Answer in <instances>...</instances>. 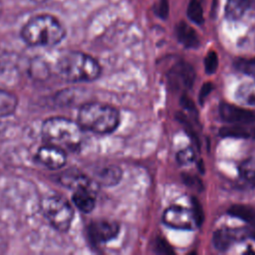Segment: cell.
Masks as SVG:
<instances>
[{"mask_svg": "<svg viewBox=\"0 0 255 255\" xmlns=\"http://www.w3.org/2000/svg\"><path fill=\"white\" fill-rule=\"evenodd\" d=\"M66 30L54 16L41 14L32 17L21 30V38L29 46L53 47L63 41Z\"/></svg>", "mask_w": 255, "mask_h": 255, "instance_id": "1", "label": "cell"}, {"mask_svg": "<svg viewBox=\"0 0 255 255\" xmlns=\"http://www.w3.org/2000/svg\"><path fill=\"white\" fill-rule=\"evenodd\" d=\"M83 128L78 122H73L63 117L47 119L41 128L43 140L65 151H76L83 140Z\"/></svg>", "mask_w": 255, "mask_h": 255, "instance_id": "2", "label": "cell"}, {"mask_svg": "<svg viewBox=\"0 0 255 255\" xmlns=\"http://www.w3.org/2000/svg\"><path fill=\"white\" fill-rule=\"evenodd\" d=\"M56 69L62 79L73 83L91 82L101 74V67L97 60L78 51L62 55L58 59Z\"/></svg>", "mask_w": 255, "mask_h": 255, "instance_id": "3", "label": "cell"}, {"mask_svg": "<svg viewBox=\"0 0 255 255\" xmlns=\"http://www.w3.org/2000/svg\"><path fill=\"white\" fill-rule=\"evenodd\" d=\"M120 123V115L114 107L102 103H88L78 113V124L83 129L106 134L114 131Z\"/></svg>", "mask_w": 255, "mask_h": 255, "instance_id": "4", "label": "cell"}, {"mask_svg": "<svg viewBox=\"0 0 255 255\" xmlns=\"http://www.w3.org/2000/svg\"><path fill=\"white\" fill-rule=\"evenodd\" d=\"M41 209L49 223L60 232H67L74 219V209L69 201L59 195H50L41 201Z\"/></svg>", "mask_w": 255, "mask_h": 255, "instance_id": "5", "label": "cell"}, {"mask_svg": "<svg viewBox=\"0 0 255 255\" xmlns=\"http://www.w3.org/2000/svg\"><path fill=\"white\" fill-rule=\"evenodd\" d=\"M162 221L171 228L181 230H192L200 225L192 209L177 205L165 209L162 214Z\"/></svg>", "mask_w": 255, "mask_h": 255, "instance_id": "6", "label": "cell"}, {"mask_svg": "<svg viewBox=\"0 0 255 255\" xmlns=\"http://www.w3.org/2000/svg\"><path fill=\"white\" fill-rule=\"evenodd\" d=\"M168 83L175 91H186L191 88L195 72L193 68L186 62H178L174 64L168 72Z\"/></svg>", "mask_w": 255, "mask_h": 255, "instance_id": "7", "label": "cell"}, {"mask_svg": "<svg viewBox=\"0 0 255 255\" xmlns=\"http://www.w3.org/2000/svg\"><path fill=\"white\" fill-rule=\"evenodd\" d=\"M120 226L117 222L107 219H98L90 223L88 227L89 238L96 244L106 243L117 237Z\"/></svg>", "mask_w": 255, "mask_h": 255, "instance_id": "8", "label": "cell"}, {"mask_svg": "<svg viewBox=\"0 0 255 255\" xmlns=\"http://www.w3.org/2000/svg\"><path fill=\"white\" fill-rule=\"evenodd\" d=\"M221 119L232 125H246L255 122V112L240 106L223 103L219 107Z\"/></svg>", "mask_w": 255, "mask_h": 255, "instance_id": "9", "label": "cell"}, {"mask_svg": "<svg viewBox=\"0 0 255 255\" xmlns=\"http://www.w3.org/2000/svg\"><path fill=\"white\" fill-rule=\"evenodd\" d=\"M36 159L50 169H58L67 163V153L60 147L46 143L37 150Z\"/></svg>", "mask_w": 255, "mask_h": 255, "instance_id": "10", "label": "cell"}, {"mask_svg": "<svg viewBox=\"0 0 255 255\" xmlns=\"http://www.w3.org/2000/svg\"><path fill=\"white\" fill-rule=\"evenodd\" d=\"M175 35L178 42L185 48L194 49L200 44L197 32L187 23L181 21L175 27Z\"/></svg>", "mask_w": 255, "mask_h": 255, "instance_id": "11", "label": "cell"}, {"mask_svg": "<svg viewBox=\"0 0 255 255\" xmlns=\"http://www.w3.org/2000/svg\"><path fill=\"white\" fill-rule=\"evenodd\" d=\"M72 201L80 211L84 213L91 212L96 205V197L92 187H85L74 190Z\"/></svg>", "mask_w": 255, "mask_h": 255, "instance_id": "12", "label": "cell"}, {"mask_svg": "<svg viewBox=\"0 0 255 255\" xmlns=\"http://www.w3.org/2000/svg\"><path fill=\"white\" fill-rule=\"evenodd\" d=\"M242 232L231 228H220L213 235L212 243L218 250L224 251L241 238Z\"/></svg>", "mask_w": 255, "mask_h": 255, "instance_id": "13", "label": "cell"}, {"mask_svg": "<svg viewBox=\"0 0 255 255\" xmlns=\"http://www.w3.org/2000/svg\"><path fill=\"white\" fill-rule=\"evenodd\" d=\"M60 182L73 190L79 189V188H85V187H92L91 180L81 172L77 170H67L63 172L59 178Z\"/></svg>", "mask_w": 255, "mask_h": 255, "instance_id": "14", "label": "cell"}, {"mask_svg": "<svg viewBox=\"0 0 255 255\" xmlns=\"http://www.w3.org/2000/svg\"><path fill=\"white\" fill-rule=\"evenodd\" d=\"M252 0H227L225 5V17L230 21L239 20L249 9Z\"/></svg>", "mask_w": 255, "mask_h": 255, "instance_id": "15", "label": "cell"}, {"mask_svg": "<svg viewBox=\"0 0 255 255\" xmlns=\"http://www.w3.org/2000/svg\"><path fill=\"white\" fill-rule=\"evenodd\" d=\"M237 102L244 106H255V80L240 84L235 92Z\"/></svg>", "mask_w": 255, "mask_h": 255, "instance_id": "16", "label": "cell"}, {"mask_svg": "<svg viewBox=\"0 0 255 255\" xmlns=\"http://www.w3.org/2000/svg\"><path fill=\"white\" fill-rule=\"evenodd\" d=\"M122 178V170L118 166H106L96 173L97 181L106 186L117 184Z\"/></svg>", "mask_w": 255, "mask_h": 255, "instance_id": "17", "label": "cell"}, {"mask_svg": "<svg viewBox=\"0 0 255 255\" xmlns=\"http://www.w3.org/2000/svg\"><path fill=\"white\" fill-rule=\"evenodd\" d=\"M18 106L17 97L6 90L0 89V118L11 116Z\"/></svg>", "mask_w": 255, "mask_h": 255, "instance_id": "18", "label": "cell"}, {"mask_svg": "<svg viewBox=\"0 0 255 255\" xmlns=\"http://www.w3.org/2000/svg\"><path fill=\"white\" fill-rule=\"evenodd\" d=\"M186 15L191 22H193L197 25H201L204 22L203 10H202L200 0H190L189 1L187 9H186Z\"/></svg>", "mask_w": 255, "mask_h": 255, "instance_id": "19", "label": "cell"}, {"mask_svg": "<svg viewBox=\"0 0 255 255\" xmlns=\"http://www.w3.org/2000/svg\"><path fill=\"white\" fill-rule=\"evenodd\" d=\"M229 213L235 217L255 224V209L246 205H234L229 209Z\"/></svg>", "mask_w": 255, "mask_h": 255, "instance_id": "20", "label": "cell"}, {"mask_svg": "<svg viewBox=\"0 0 255 255\" xmlns=\"http://www.w3.org/2000/svg\"><path fill=\"white\" fill-rule=\"evenodd\" d=\"M220 134L228 137H249L252 132L242 125H233L231 127H223L220 129Z\"/></svg>", "mask_w": 255, "mask_h": 255, "instance_id": "21", "label": "cell"}, {"mask_svg": "<svg viewBox=\"0 0 255 255\" xmlns=\"http://www.w3.org/2000/svg\"><path fill=\"white\" fill-rule=\"evenodd\" d=\"M234 67L241 73L255 76V57L238 58L234 62Z\"/></svg>", "mask_w": 255, "mask_h": 255, "instance_id": "22", "label": "cell"}, {"mask_svg": "<svg viewBox=\"0 0 255 255\" xmlns=\"http://www.w3.org/2000/svg\"><path fill=\"white\" fill-rule=\"evenodd\" d=\"M218 67V57L215 51H209L204 59V68L207 74H213Z\"/></svg>", "mask_w": 255, "mask_h": 255, "instance_id": "23", "label": "cell"}, {"mask_svg": "<svg viewBox=\"0 0 255 255\" xmlns=\"http://www.w3.org/2000/svg\"><path fill=\"white\" fill-rule=\"evenodd\" d=\"M195 159V150L192 147H185L178 151L177 153V161L182 164L186 165L193 162Z\"/></svg>", "mask_w": 255, "mask_h": 255, "instance_id": "24", "label": "cell"}, {"mask_svg": "<svg viewBox=\"0 0 255 255\" xmlns=\"http://www.w3.org/2000/svg\"><path fill=\"white\" fill-rule=\"evenodd\" d=\"M154 13L162 20L166 19L169 13L168 0H157L156 7L154 8Z\"/></svg>", "mask_w": 255, "mask_h": 255, "instance_id": "25", "label": "cell"}, {"mask_svg": "<svg viewBox=\"0 0 255 255\" xmlns=\"http://www.w3.org/2000/svg\"><path fill=\"white\" fill-rule=\"evenodd\" d=\"M242 175L246 181L255 185V166H251V164L244 165L242 169Z\"/></svg>", "mask_w": 255, "mask_h": 255, "instance_id": "26", "label": "cell"}, {"mask_svg": "<svg viewBox=\"0 0 255 255\" xmlns=\"http://www.w3.org/2000/svg\"><path fill=\"white\" fill-rule=\"evenodd\" d=\"M156 249H157V251L159 252V253H167V254H170V253H172V249H171V247L164 241V240H162V239H159V240H157L156 241V247H155Z\"/></svg>", "mask_w": 255, "mask_h": 255, "instance_id": "27", "label": "cell"}, {"mask_svg": "<svg viewBox=\"0 0 255 255\" xmlns=\"http://www.w3.org/2000/svg\"><path fill=\"white\" fill-rule=\"evenodd\" d=\"M211 90H212V85L209 83L202 86L200 94H199V100L201 103L205 100V98L208 96V94L211 92Z\"/></svg>", "mask_w": 255, "mask_h": 255, "instance_id": "28", "label": "cell"}, {"mask_svg": "<svg viewBox=\"0 0 255 255\" xmlns=\"http://www.w3.org/2000/svg\"><path fill=\"white\" fill-rule=\"evenodd\" d=\"M31 1H33L35 3H43V2H46L47 0H31Z\"/></svg>", "mask_w": 255, "mask_h": 255, "instance_id": "29", "label": "cell"}, {"mask_svg": "<svg viewBox=\"0 0 255 255\" xmlns=\"http://www.w3.org/2000/svg\"><path fill=\"white\" fill-rule=\"evenodd\" d=\"M1 13H2V3L0 1V16H1Z\"/></svg>", "mask_w": 255, "mask_h": 255, "instance_id": "30", "label": "cell"}]
</instances>
